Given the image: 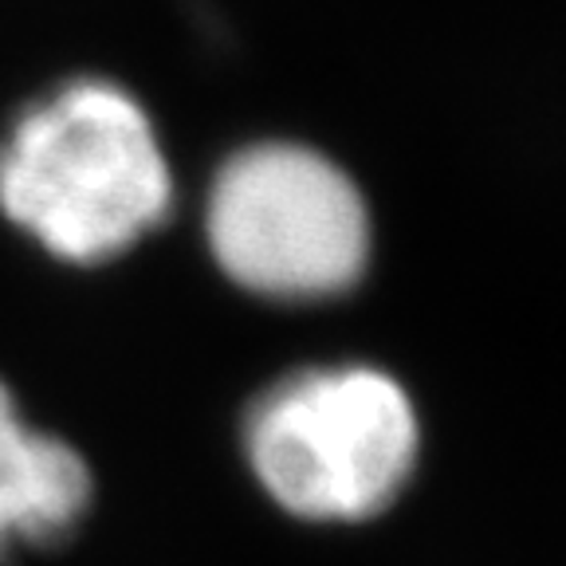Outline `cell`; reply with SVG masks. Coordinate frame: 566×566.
Listing matches in <instances>:
<instances>
[{"mask_svg":"<svg viewBox=\"0 0 566 566\" xmlns=\"http://www.w3.org/2000/svg\"><path fill=\"white\" fill-rule=\"evenodd\" d=\"M91 504V472L71 444L20 421L0 386V558L67 535Z\"/></svg>","mask_w":566,"mask_h":566,"instance_id":"277c9868","label":"cell"},{"mask_svg":"<svg viewBox=\"0 0 566 566\" xmlns=\"http://www.w3.org/2000/svg\"><path fill=\"white\" fill-rule=\"evenodd\" d=\"M212 256L240 287L307 303L346 292L370 256V221L354 181L292 142L248 146L212 181Z\"/></svg>","mask_w":566,"mask_h":566,"instance_id":"3957f363","label":"cell"},{"mask_svg":"<svg viewBox=\"0 0 566 566\" xmlns=\"http://www.w3.org/2000/svg\"><path fill=\"white\" fill-rule=\"evenodd\" d=\"M169 197L158 134L115 83H67L32 106L0 146L4 212L75 264L126 252L166 221Z\"/></svg>","mask_w":566,"mask_h":566,"instance_id":"6da1fadb","label":"cell"},{"mask_svg":"<svg viewBox=\"0 0 566 566\" xmlns=\"http://www.w3.org/2000/svg\"><path fill=\"white\" fill-rule=\"evenodd\" d=\"M244 441L280 507L303 520H366L413 472L417 417L389 374L335 366L268 389L248 413Z\"/></svg>","mask_w":566,"mask_h":566,"instance_id":"7a4b0ae2","label":"cell"}]
</instances>
